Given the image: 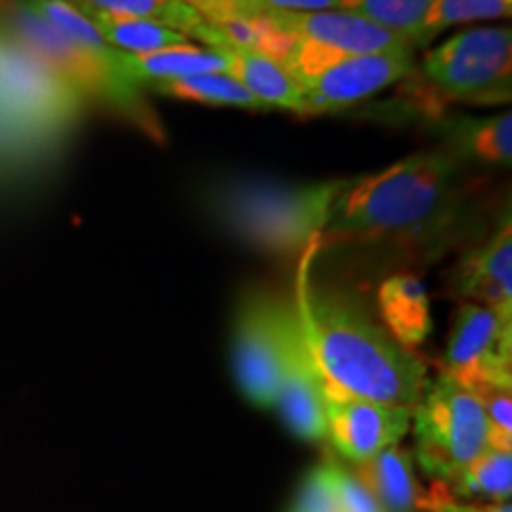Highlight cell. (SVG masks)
<instances>
[{
  "label": "cell",
  "instance_id": "obj_10",
  "mask_svg": "<svg viewBox=\"0 0 512 512\" xmlns=\"http://www.w3.org/2000/svg\"><path fill=\"white\" fill-rule=\"evenodd\" d=\"M411 418L408 408L325 392V439L356 465L399 444Z\"/></svg>",
  "mask_w": 512,
  "mask_h": 512
},
{
  "label": "cell",
  "instance_id": "obj_7",
  "mask_svg": "<svg viewBox=\"0 0 512 512\" xmlns=\"http://www.w3.org/2000/svg\"><path fill=\"white\" fill-rule=\"evenodd\" d=\"M294 306L256 290L242 299L233 332V373L240 392L259 408H273L283 380Z\"/></svg>",
  "mask_w": 512,
  "mask_h": 512
},
{
  "label": "cell",
  "instance_id": "obj_26",
  "mask_svg": "<svg viewBox=\"0 0 512 512\" xmlns=\"http://www.w3.org/2000/svg\"><path fill=\"white\" fill-rule=\"evenodd\" d=\"M325 465H328L337 512H384L354 472L344 470V465L332 463V460H325Z\"/></svg>",
  "mask_w": 512,
  "mask_h": 512
},
{
  "label": "cell",
  "instance_id": "obj_15",
  "mask_svg": "<svg viewBox=\"0 0 512 512\" xmlns=\"http://www.w3.org/2000/svg\"><path fill=\"white\" fill-rule=\"evenodd\" d=\"M119 72L131 83H136L138 88H145L159 81L228 72V60L221 50L183 43V46L155 50V53L145 55L119 53Z\"/></svg>",
  "mask_w": 512,
  "mask_h": 512
},
{
  "label": "cell",
  "instance_id": "obj_29",
  "mask_svg": "<svg viewBox=\"0 0 512 512\" xmlns=\"http://www.w3.org/2000/svg\"><path fill=\"white\" fill-rule=\"evenodd\" d=\"M344 0H245V17L306 15V12L342 10Z\"/></svg>",
  "mask_w": 512,
  "mask_h": 512
},
{
  "label": "cell",
  "instance_id": "obj_18",
  "mask_svg": "<svg viewBox=\"0 0 512 512\" xmlns=\"http://www.w3.org/2000/svg\"><path fill=\"white\" fill-rule=\"evenodd\" d=\"M354 475L361 479L384 512H415L418 508L413 463L401 448H384L366 463H358Z\"/></svg>",
  "mask_w": 512,
  "mask_h": 512
},
{
  "label": "cell",
  "instance_id": "obj_11",
  "mask_svg": "<svg viewBox=\"0 0 512 512\" xmlns=\"http://www.w3.org/2000/svg\"><path fill=\"white\" fill-rule=\"evenodd\" d=\"M275 408L294 437L304 441L325 439V382L313 361L297 309L287 335L285 368Z\"/></svg>",
  "mask_w": 512,
  "mask_h": 512
},
{
  "label": "cell",
  "instance_id": "obj_28",
  "mask_svg": "<svg viewBox=\"0 0 512 512\" xmlns=\"http://www.w3.org/2000/svg\"><path fill=\"white\" fill-rule=\"evenodd\" d=\"M290 512H337L328 477V465L320 463L309 470V475L299 484Z\"/></svg>",
  "mask_w": 512,
  "mask_h": 512
},
{
  "label": "cell",
  "instance_id": "obj_8",
  "mask_svg": "<svg viewBox=\"0 0 512 512\" xmlns=\"http://www.w3.org/2000/svg\"><path fill=\"white\" fill-rule=\"evenodd\" d=\"M444 375L475 396L512 389V316L482 304H460L448 335Z\"/></svg>",
  "mask_w": 512,
  "mask_h": 512
},
{
  "label": "cell",
  "instance_id": "obj_2",
  "mask_svg": "<svg viewBox=\"0 0 512 512\" xmlns=\"http://www.w3.org/2000/svg\"><path fill=\"white\" fill-rule=\"evenodd\" d=\"M316 249L313 245L304 252L294 309L325 392L413 411L430 384L427 366L401 347L354 294L311 283L309 261Z\"/></svg>",
  "mask_w": 512,
  "mask_h": 512
},
{
  "label": "cell",
  "instance_id": "obj_6",
  "mask_svg": "<svg viewBox=\"0 0 512 512\" xmlns=\"http://www.w3.org/2000/svg\"><path fill=\"white\" fill-rule=\"evenodd\" d=\"M415 458L427 475L448 482L489 448L482 401L441 373L413 408Z\"/></svg>",
  "mask_w": 512,
  "mask_h": 512
},
{
  "label": "cell",
  "instance_id": "obj_20",
  "mask_svg": "<svg viewBox=\"0 0 512 512\" xmlns=\"http://www.w3.org/2000/svg\"><path fill=\"white\" fill-rule=\"evenodd\" d=\"M150 91L166 98H176L185 102H200V105H214V107H238V110H264L252 98V93L238 79H233L228 72L219 74H200L188 76V79H174V81H159L150 83Z\"/></svg>",
  "mask_w": 512,
  "mask_h": 512
},
{
  "label": "cell",
  "instance_id": "obj_3",
  "mask_svg": "<svg viewBox=\"0 0 512 512\" xmlns=\"http://www.w3.org/2000/svg\"><path fill=\"white\" fill-rule=\"evenodd\" d=\"M339 188L342 181H233L219 185L209 204L221 226L259 252L297 254L320 245Z\"/></svg>",
  "mask_w": 512,
  "mask_h": 512
},
{
  "label": "cell",
  "instance_id": "obj_19",
  "mask_svg": "<svg viewBox=\"0 0 512 512\" xmlns=\"http://www.w3.org/2000/svg\"><path fill=\"white\" fill-rule=\"evenodd\" d=\"M105 38V43L119 53L126 55H145L155 53V50L183 46L190 43L188 36L181 31L164 27L159 22L138 17H110V15H95L88 17Z\"/></svg>",
  "mask_w": 512,
  "mask_h": 512
},
{
  "label": "cell",
  "instance_id": "obj_27",
  "mask_svg": "<svg viewBox=\"0 0 512 512\" xmlns=\"http://www.w3.org/2000/svg\"><path fill=\"white\" fill-rule=\"evenodd\" d=\"M482 401L489 430V446L512 451V389H489L477 396Z\"/></svg>",
  "mask_w": 512,
  "mask_h": 512
},
{
  "label": "cell",
  "instance_id": "obj_12",
  "mask_svg": "<svg viewBox=\"0 0 512 512\" xmlns=\"http://www.w3.org/2000/svg\"><path fill=\"white\" fill-rule=\"evenodd\" d=\"M280 31L297 41H309L332 53L373 55V53H413L411 41L392 31L377 27L368 19L347 10L306 12V15H271L268 17Z\"/></svg>",
  "mask_w": 512,
  "mask_h": 512
},
{
  "label": "cell",
  "instance_id": "obj_4",
  "mask_svg": "<svg viewBox=\"0 0 512 512\" xmlns=\"http://www.w3.org/2000/svg\"><path fill=\"white\" fill-rule=\"evenodd\" d=\"M10 29L17 48L34 57L76 98L83 95V98L105 102V105L124 114L126 119H131L133 124H138L143 131L159 138V124L155 114L147 110L140 88L119 72V53L114 60H102L98 55L86 53L19 3L10 12Z\"/></svg>",
  "mask_w": 512,
  "mask_h": 512
},
{
  "label": "cell",
  "instance_id": "obj_24",
  "mask_svg": "<svg viewBox=\"0 0 512 512\" xmlns=\"http://www.w3.org/2000/svg\"><path fill=\"white\" fill-rule=\"evenodd\" d=\"M434 0H344L342 10L368 19L377 27L392 31L420 46V31Z\"/></svg>",
  "mask_w": 512,
  "mask_h": 512
},
{
  "label": "cell",
  "instance_id": "obj_30",
  "mask_svg": "<svg viewBox=\"0 0 512 512\" xmlns=\"http://www.w3.org/2000/svg\"><path fill=\"white\" fill-rule=\"evenodd\" d=\"M204 19L211 22H223V19L245 17V0H181Z\"/></svg>",
  "mask_w": 512,
  "mask_h": 512
},
{
  "label": "cell",
  "instance_id": "obj_31",
  "mask_svg": "<svg viewBox=\"0 0 512 512\" xmlns=\"http://www.w3.org/2000/svg\"><path fill=\"white\" fill-rule=\"evenodd\" d=\"M432 512H512L508 503L494 505V508H467V505H458L456 501L446 496H437L432 503Z\"/></svg>",
  "mask_w": 512,
  "mask_h": 512
},
{
  "label": "cell",
  "instance_id": "obj_23",
  "mask_svg": "<svg viewBox=\"0 0 512 512\" xmlns=\"http://www.w3.org/2000/svg\"><path fill=\"white\" fill-rule=\"evenodd\" d=\"M456 496L508 501L512 494V451L486 448L482 456L472 460L463 472L448 479Z\"/></svg>",
  "mask_w": 512,
  "mask_h": 512
},
{
  "label": "cell",
  "instance_id": "obj_5",
  "mask_svg": "<svg viewBox=\"0 0 512 512\" xmlns=\"http://www.w3.org/2000/svg\"><path fill=\"white\" fill-rule=\"evenodd\" d=\"M432 95L460 105L496 107L512 98V31L477 27L446 38L422 62Z\"/></svg>",
  "mask_w": 512,
  "mask_h": 512
},
{
  "label": "cell",
  "instance_id": "obj_16",
  "mask_svg": "<svg viewBox=\"0 0 512 512\" xmlns=\"http://www.w3.org/2000/svg\"><path fill=\"white\" fill-rule=\"evenodd\" d=\"M463 162L510 166L512 162V112L494 117H456L444 124V143Z\"/></svg>",
  "mask_w": 512,
  "mask_h": 512
},
{
  "label": "cell",
  "instance_id": "obj_13",
  "mask_svg": "<svg viewBox=\"0 0 512 512\" xmlns=\"http://www.w3.org/2000/svg\"><path fill=\"white\" fill-rule=\"evenodd\" d=\"M448 285L465 302L512 316V223L508 214L482 245L463 256Z\"/></svg>",
  "mask_w": 512,
  "mask_h": 512
},
{
  "label": "cell",
  "instance_id": "obj_9",
  "mask_svg": "<svg viewBox=\"0 0 512 512\" xmlns=\"http://www.w3.org/2000/svg\"><path fill=\"white\" fill-rule=\"evenodd\" d=\"M413 53L349 55L302 83V114L342 112L413 74Z\"/></svg>",
  "mask_w": 512,
  "mask_h": 512
},
{
  "label": "cell",
  "instance_id": "obj_22",
  "mask_svg": "<svg viewBox=\"0 0 512 512\" xmlns=\"http://www.w3.org/2000/svg\"><path fill=\"white\" fill-rule=\"evenodd\" d=\"M22 8H27L31 15H36L41 22H46L50 29H55L69 43L79 46L86 53H93L102 60H114L119 50L110 48L95 24L69 0H17Z\"/></svg>",
  "mask_w": 512,
  "mask_h": 512
},
{
  "label": "cell",
  "instance_id": "obj_14",
  "mask_svg": "<svg viewBox=\"0 0 512 512\" xmlns=\"http://www.w3.org/2000/svg\"><path fill=\"white\" fill-rule=\"evenodd\" d=\"M377 311L384 330L401 347L415 349L432 335L430 294L418 275L399 273L377 287Z\"/></svg>",
  "mask_w": 512,
  "mask_h": 512
},
{
  "label": "cell",
  "instance_id": "obj_25",
  "mask_svg": "<svg viewBox=\"0 0 512 512\" xmlns=\"http://www.w3.org/2000/svg\"><path fill=\"white\" fill-rule=\"evenodd\" d=\"M512 0H434L420 31V46L432 41L441 31L470 22H486L510 15Z\"/></svg>",
  "mask_w": 512,
  "mask_h": 512
},
{
  "label": "cell",
  "instance_id": "obj_32",
  "mask_svg": "<svg viewBox=\"0 0 512 512\" xmlns=\"http://www.w3.org/2000/svg\"><path fill=\"white\" fill-rule=\"evenodd\" d=\"M0 3H3V0H0Z\"/></svg>",
  "mask_w": 512,
  "mask_h": 512
},
{
  "label": "cell",
  "instance_id": "obj_21",
  "mask_svg": "<svg viewBox=\"0 0 512 512\" xmlns=\"http://www.w3.org/2000/svg\"><path fill=\"white\" fill-rule=\"evenodd\" d=\"M69 3H74L86 17L110 15L150 19V22L181 31L188 38L195 34L204 19L200 12L183 5L181 0H69Z\"/></svg>",
  "mask_w": 512,
  "mask_h": 512
},
{
  "label": "cell",
  "instance_id": "obj_17",
  "mask_svg": "<svg viewBox=\"0 0 512 512\" xmlns=\"http://www.w3.org/2000/svg\"><path fill=\"white\" fill-rule=\"evenodd\" d=\"M223 55L228 60V74L238 79L261 107H278V110L299 114L304 112L302 86L287 72L285 64L264 55L240 53V50Z\"/></svg>",
  "mask_w": 512,
  "mask_h": 512
},
{
  "label": "cell",
  "instance_id": "obj_1",
  "mask_svg": "<svg viewBox=\"0 0 512 512\" xmlns=\"http://www.w3.org/2000/svg\"><path fill=\"white\" fill-rule=\"evenodd\" d=\"M465 164L439 145L342 183L320 242L408 256L444 252L465 221Z\"/></svg>",
  "mask_w": 512,
  "mask_h": 512
}]
</instances>
